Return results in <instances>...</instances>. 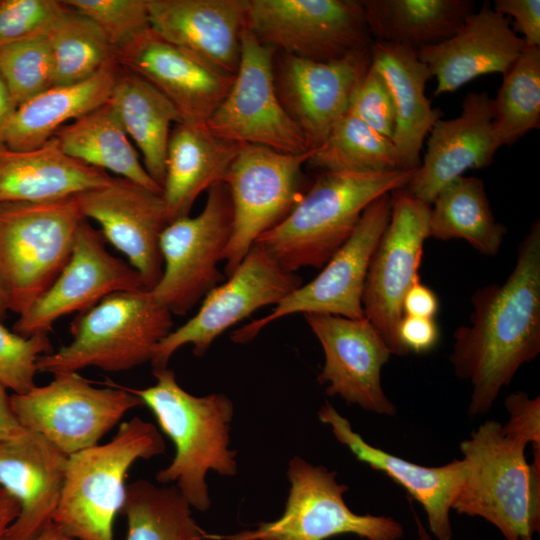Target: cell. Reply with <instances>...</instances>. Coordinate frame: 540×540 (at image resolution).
Wrapping results in <instances>:
<instances>
[{
    "label": "cell",
    "instance_id": "cell-9",
    "mask_svg": "<svg viewBox=\"0 0 540 540\" xmlns=\"http://www.w3.org/2000/svg\"><path fill=\"white\" fill-rule=\"evenodd\" d=\"M43 386L10 395L20 425L47 439L66 456L98 445L130 410L143 405L123 385H92L78 372L58 373Z\"/></svg>",
    "mask_w": 540,
    "mask_h": 540
},
{
    "label": "cell",
    "instance_id": "cell-41",
    "mask_svg": "<svg viewBox=\"0 0 540 540\" xmlns=\"http://www.w3.org/2000/svg\"><path fill=\"white\" fill-rule=\"evenodd\" d=\"M52 351L48 334L24 337L0 322V385L13 394L29 392L36 386L38 358Z\"/></svg>",
    "mask_w": 540,
    "mask_h": 540
},
{
    "label": "cell",
    "instance_id": "cell-47",
    "mask_svg": "<svg viewBox=\"0 0 540 540\" xmlns=\"http://www.w3.org/2000/svg\"><path fill=\"white\" fill-rule=\"evenodd\" d=\"M439 310V299L435 292L417 279L407 290L403 302V315L434 318Z\"/></svg>",
    "mask_w": 540,
    "mask_h": 540
},
{
    "label": "cell",
    "instance_id": "cell-1",
    "mask_svg": "<svg viewBox=\"0 0 540 540\" xmlns=\"http://www.w3.org/2000/svg\"><path fill=\"white\" fill-rule=\"evenodd\" d=\"M470 324L454 332L450 362L471 383L468 414L489 412L518 369L540 352V221L518 247L515 267L503 283L478 289Z\"/></svg>",
    "mask_w": 540,
    "mask_h": 540
},
{
    "label": "cell",
    "instance_id": "cell-5",
    "mask_svg": "<svg viewBox=\"0 0 540 540\" xmlns=\"http://www.w3.org/2000/svg\"><path fill=\"white\" fill-rule=\"evenodd\" d=\"M165 451V440L153 423L138 416L120 423L110 441L68 456L52 522L77 540H114L129 469Z\"/></svg>",
    "mask_w": 540,
    "mask_h": 540
},
{
    "label": "cell",
    "instance_id": "cell-50",
    "mask_svg": "<svg viewBox=\"0 0 540 540\" xmlns=\"http://www.w3.org/2000/svg\"><path fill=\"white\" fill-rule=\"evenodd\" d=\"M31 540H77L61 531L53 522Z\"/></svg>",
    "mask_w": 540,
    "mask_h": 540
},
{
    "label": "cell",
    "instance_id": "cell-52",
    "mask_svg": "<svg viewBox=\"0 0 540 540\" xmlns=\"http://www.w3.org/2000/svg\"><path fill=\"white\" fill-rule=\"evenodd\" d=\"M7 304L5 298L0 290V322H2L7 316Z\"/></svg>",
    "mask_w": 540,
    "mask_h": 540
},
{
    "label": "cell",
    "instance_id": "cell-30",
    "mask_svg": "<svg viewBox=\"0 0 540 540\" xmlns=\"http://www.w3.org/2000/svg\"><path fill=\"white\" fill-rule=\"evenodd\" d=\"M118 69L115 60L85 81L52 86L22 103L0 126V145L19 151L43 146L62 126L109 100Z\"/></svg>",
    "mask_w": 540,
    "mask_h": 540
},
{
    "label": "cell",
    "instance_id": "cell-36",
    "mask_svg": "<svg viewBox=\"0 0 540 540\" xmlns=\"http://www.w3.org/2000/svg\"><path fill=\"white\" fill-rule=\"evenodd\" d=\"M46 35L53 60L54 86L85 81L117 60L116 50L100 27L70 7Z\"/></svg>",
    "mask_w": 540,
    "mask_h": 540
},
{
    "label": "cell",
    "instance_id": "cell-2",
    "mask_svg": "<svg viewBox=\"0 0 540 540\" xmlns=\"http://www.w3.org/2000/svg\"><path fill=\"white\" fill-rule=\"evenodd\" d=\"M152 372L154 385L123 387L152 411L175 447L172 461L155 478L161 484L174 483L192 508L205 512L211 506L208 472L222 476L238 472L237 452L229 448L234 404L223 393L196 396L187 392L168 367Z\"/></svg>",
    "mask_w": 540,
    "mask_h": 540
},
{
    "label": "cell",
    "instance_id": "cell-7",
    "mask_svg": "<svg viewBox=\"0 0 540 540\" xmlns=\"http://www.w3.org/2000/svg\"><path fill=\"white\" fill-rule=\"evenodd\" d=\"M74 200L0 203V290L8 310L24 313L67 264L80 222Z\"/></svg>",
    "mask_w": 540,
    "mask_h": 540
},
{
    "label": "cell",
    "instance_id": "cell-33",
    "mask_svg": "<svg viewBox=\"0 0 540 540\" xmlns=\"http://www.w3.org/2000/svg\"><path fill=\"white\" fill-rule=\"evenodd\" d=\"M53 138L67 156L162 194L109 101L62 126Z\"/></svg>",
    "mask_w": 540,
    "mask_h": 540
},
{
    "label": "cell",
    "instance_id": "cell-23",
    "mask_svg": "<svg viewBox=\"0 0 540 540\" xmlns=\"http://www.w3.org/2000/svg\"><path fill=\"white\" fill-rule=\"evenodd\" d=\"M492 117L491 96L468 93L459 116L440 118L433 125L424 159L404 188L431 205L438 192L466 170L488 167L498 150Z\"/></svg>",
    "mask_w": 540,
    "mask_h": 540
},
{
    "label": "cell",
    "instance_id": "cell-26",
    "mask_svg": "<svg viewBox=\"0 0 540 540\" xmlns=\"http://www.w3.org/2000/svg\"><path fill=\"white\" fill-rule=\"evenodd\" d=\"M148 8L158 35L236 74L248 0H148Z\"/></svg>",
    "mask_w": 540,
    "mask_h": 540
},
{
    "label": "cell",
    "instance_id": "cell-29",
    "mask_svg": "<svg viewBox=\"0 0 540 540\" xmlns=\"http://www.w3.org/2000/svg\"><path fill=\"white\" fill-rule=\"evenodd\" d=\"M113 179L64 154L54 138L26 151L0 145V203L62 199L107 186Z\"/></svg>",
    "mask_w": 540,
    "mask_h": 540
},
{
    "label": "cell",
    "instance_id": "cell-28",
    "mask_svg": "<svg viewBox=\"0 0 540 540\" xmlns=\"http://www.w3.org/2000/svg\"><path fill=\"white\" fill-rule=\"evenodd\" d=\"M371 62L384 78L395 110V147L399 170H415L421 164L424 139L442 116L426 97L432 74L417 51L400 45L374 41Z\"/></svg>",
    "mask_w": 540,
    "mask_h": 540
},
{
    "label": "cell",
    "instance_id": "cell-16",
    "mask_svg": "<svg viewBox=\"0 0 540 540\" xmlns=\"http://www.w3.org/2000/svg\"><path fill=\"white\" fill-rule=\"evenodd\" d=\"M391 214L370 259L362 307L364 317L378 330L392 355L402 356L397 339L402 302L420 279L423 246L429 237L431 205L404 187L391 193Z\"/></svg>",
    "mask_w": 540,
    "mask_h": 540
},
{
    "label": "cell",
    "instance_id": "cell-53",
    "mask_svg": "<svg viewBox=\"0 0 540 540\" xmlns=\"http://www.w3.org/2000/svg\"><path fill=\"white\" fill-rule=\"evenodd\" d=\"M519 540H532V537H524V538H521Z\"/></svg>",
    "mask_w": 540,
    "mask_h": 540
},
{
    "label": "cell",
    "instance_id": "cell-43",
    "mask_svg": "<svg viewBox=\"0 0 540 540\" xmlns=\"http://www.w3.org/2000/svg\"><path fill=\"white\" fill-rule=\"evenodd\" d=\"M348 111L375 132L392 141L395 131L392 96L384 78L372 62Z\"/></svg>",
    "mask_w": 540,
    "mask_h": 540
},
{
    "label": "cell",
    "instance_id": "cell-34",
    "mask_svg": "<svg viewBox=\"0 0 540 540\" xmlns=\"http://www.w3.org/2000/svg\"><path fill=\"white\" fill-rule=\"evenodd\" d=\"M506 232L493 215L480 178H456L438 192L431 204L429 237L463 239L479 253L495 256Z\"/></svg>",
    "mask_w": 540,
    "mask_h": 540
},
{
    "label": "cell",
    "instance_id": "cell-48",
    "mask_svg": "<svg viewBox=\"0 0 540 540\" xmlns=\"http://www.w3.org/2000/svg\"><path fill=\"white\" fill-rule=\"evenodd\" d=\"M23 429L11 409L10 395L0 385V441L19 434Z\"/></svg>",
    "mask_w": 540,
    "mask_h": 540
},
{
    "label": "cell",
    "instance_id": "cell-37",
    "mask_svg": "<svg viewBox=\"0 0 540 540\" xmlns=\"http://www.w3.org/2000/svg\"><path fill=\"white\" fill-rule=\"evenodd\" d=\"M492 115L498 149L540 127V47L526 46L503 74Z\"/></svg>",
    "mask_w": 540,
    "mask_h": 540
},
{
    "label": "cell",
    "instance_id": "cell-22",
    "mask_svg": "<svg viewBox=\"0 0 540 540\" xmlns=\"http://www.w3.org/2000/svg\"><path fill=\"white\" fill-rule=\"evenodd\" d=\"M68 456L40 434L23 429L0 441V486L19 514L0 540H31L52 522Z\"/></svg>",
    "mask_w": 540,
    "mask_h": 540
},
{
    "label": "cell",
    "instance_id": "cell-3",
    "mask_svg": "<svg viewBox=\"0 0 540 540\" xmlns=\"http://www.w3.org/2000/svg\"><path fill=\"white\" fill-rule=\"evenodd\" d=\"M416 170L322 171L287 217L255 243L289 272L321 269L350 237L366 207L405 187Z\"/></svg>",
    "mask_w": 540,
    "mask_h": 540
},
{
    "label": "cell",
    "instance_id": "cell-10",
    "mask_svg": "<svg viewBox=\"0 0 540 540\" xmlns=\"http://www.w3.org/2000/svg\"><path fill=\"white\" fill-rule=\"evenodd\" d=\"M314 150L288 154L243 143L224 179L233 223L223 251L225 275L230 276L256 240L293 210L306 190L302 166Z\"/></svg>",
    "mask_w": 540,
    "mask_h": 540
},
{
    "label": "cell",
    "instance_id": "cell-35",
    "mask_svg": "<svg viewBox=\"0 0 540 540\" xmlns=\"http://www.w3.org/2000/svg\"><path fill=\"white\" fill-rule=\"evenodd\" d=\"M121 512L127 519L126 540H205L206 532L175 485L136 480L127 485Z\"/></svg>",
    "mask_w": 540,
    "mask_h": 540
},
{
    "label": "cell",
    "instance_id": "cell-32",
    "mask_svg": "<svg viewBox=\"0 0 540 540\" xmlns=\"http://www.w3.org/2000/svg\"><path fill=\"white\" fill-rule=\"evenodd\" d=\"M376 42L418 50L451 37L474 12L472 0H361Z\"/></svg>",
    "mask_w": 540,
    "mask_h": 540
},
{
    "label": "cell",
    "instance_id": "cell-8",
    "mask_svg": "<svg viewBox=\"0 0 540 540\" xmlns=\"http://www.w3.org/2000/svg\"><path fill=\"white\" fill-rule=\"evenodd\" d=\"M290 489L282 515L228 535L205 534V540H328L353 534L365 540H399L403 526L392 517L357 514L338 483L337 472L293 456L287 466Z\"/></svg>",
    "mask_w": 540,
    "mask_h": 540
},
{
    "label": "cell",
    "instance_id": "cell-12",
    "mask_svg": "<svg viewBox=\"0 0 540 540\" xmlns=\"http://www.w3.org/2000/svg\"><path fill=\"white\" fill-rule=\"evenodd\" d=\"M233 223L231 197L225 183L208 189L203 210L195 217L169 223L160 236L163 272L149 292L172 314L185 315L224 281L218 269Z\"/></svg>",
    "mask_w": 540,
    "mask_h": 540
},
{
    "label": "cell",
    "instance_id": "cell-45",
    "mask_svg": "<svg viewBox=\"0 0 540 540\" xmlns=\"http://www.w3.org/2000/svg\"><path fill=\"white\" fill-rule=\"evenodd\" d=\"M440 338L439 327L434 318L403 315L397 328L401 355L423 354L432 351Z\"/></svg>",
    "mask_w": 540,
    "mask_h": 540
},
{
    "label": "cell",
    "instance_id": "cell-14",
    "mask_svg": "<svg viewBox=\"0 0 540 540\" xmlns=\"http://www.w3.org/2000/svg\"><path fill=\"white\" fill-rule=\"evenodd\" d=\"M390 193L366 207L350 237L313 280L292 291L267 316L235 330L232 341L248 343L273 321L296 313L363 318L366 275L373 251L390 219Z\"/></svg>",
    "mask_w": 540,
    "mask_h": 540
},
{
    "label": "cell",
    "instance_id": "cell-27",
    "mask_svg": "<svg viewBox=\"0 0 540 540\" xmlns=\"http://www.w3.org/2000/svg\"><path fill=\"white\" fill-rule=\"evenodd\" d=\"M214 134L206 123H176L170 132L162 197L168 222L189 216L197 197L223 183L241 145Z\"/></svg>",
    "mask_w": 540,
    "mask_h": 540
},
{
    "label": "cell",
    "instance_id": "cell-39",
    "mask_svg": "<svg viewBox=\"0 0 540 540\" xmlns=\"http://www.w3.org/2000/svg\"><path fill=\"white\" fill-rule=\"evenodd\" d=\"M0 75L16 107L54 86L46 33L1 47Z\"/></svg>",
    "mask_w": 540,
    "mask_h": 540
},
{
    "label": "cell",
    "instance_id": "cell-4",
    "mask_svg": "<svg viewBox=\"0 0 540 540\" xmlns=\"http://www.w3.org/2000/svg\"><path fill=\"white\" fill-rule=\"evenodd\" d=\"M527 444L488 420L460 443L465 475L452 503L459 514L480 517L506 540L532 537L540 528V446L533 462Z\"/></svg>",
    "mask_w": 540,
    "mask_h": 540
},
{
    "label": "cell",
    "instance_id": "cell-13",
    "mask_svg": "<svg viewBox=\"0 0 540 540\" xmlns=\"http://www.w3.org/2000/svg\"><path fill=\"white\" fill-rule=\"evenodd\" d=\"M227 278L205 295L191 319L160 341L150 361L153 370L166 368L173 354L187 344L195 356H203L227 329L261 307L277 305L302 285L295 272L282 268L257 243Z\"/></svg>",
    "mask_w": 540,
    "mask_h": 540
},
{
    "label": "cell",
    "instance_id": "cell-24",
    "mask_svg": "<svg viewBox=\"0 0 540 540\" xmlns=\"http://www.w3.org/2000/svg\"><path fill=\"white\" fill-rule=\"evenodd\" d=\"M525 47L508 18L485 2L451 37L416 51L436 78L434 94L439 96L486 74L503 75Z\"/></svg>",
    "mask_w": 540,
    "mask_h": 540
},
{
    "label": "cell",
    "instance_id": "cell-31",
    "mask_svg": "<svg viewBox=\"0 0 540 540\" xmlns=\"http://www.w3.org/2000/svg\"><path fill=\"white\" fill-rule=\"evenodd\" d=\"M108 101L140 149L147 173L162 188L172 125L182 122L179 113L150 83L120 65Z\"/></svg>",
    "mask_w": 540,
    "mask_h": 540
},
{
    "label": "cell",
    "instance_id": "cell-42",
    "mask_svg": "<svg viewBox=\"0 0 540 540\" xmlns=\"http://www.w3.org/2000/svg\"><path fill=\"white\" fill-rule=\"evenodd\" d=\"M68 9L57 0H0V48L47 33Z\"/></svg>",
    "mask_w": 540,
    "mask_h": 540
},
{
    "label": "cell",
    "instance_id": "cell-11",
    "mask_svg": "<svg viewBox=\"0 0 540 540\" xmlns=\"http://www.w3.org/2000/svg\"><path fill=\"white\" fill-rule=\"evenodd\" d=\"M248 29L276 51L319 62L370 50L361 0H248Z\"/></svg>",
    "mask_w": 540,
    "mask_h": 540
},
{
    "label": "cell",
    "instance_id": "cell-15",
    "mask_svg": "<svg viewBox=\"0 0 540 540\" xmlns=\"http://www.w3.org/2000/svg\"><path fill=\"white\" fill-rule=\"evenodd\" d=\"M275 52L262 44L246 25L233 83L206 124L214 134L230 141L303 154L309 151L305 137L282 106L276 91Z\"/></svg>",
    "mask_w": 540,
    "mask_h": 540
},
{
    "label": "cell",
    "instance_id": "cell-51",
    "mask_svg": "<svg viewBox=\"0 0 540 540\" xmlns=\"http://www.w3.org/2000/svg\"><path fill=\"white\" fill-rule=\"evenodd\" d=\"M414 521L416 525L418 540H433L431 534L429 533L427 528L424 526L422 520L415 513H414Z\"/></svg>",
    "mask_w": 540,
    "mask_h": 540
},
{
    "label": "cell",
    "instance_id": "cell-6",
    "mask_svg": "<svg viewBox=\"0 0 540 540\" xmlns=\"http://www.w3.org/2000/svg\"><path fill=\"white\" fill-rule=\"evenodd\" d=\"M172 327V313L149 291L116 292L80 312L71 322L72 341L41 355L37 369L52 375L87 367L130 370L151 361Z\"/></svg>",
    "mask_w": 540,
    "mask_h": 540
},
{
    "label": "cell",
    "instance_id": "cell-49",
    "mask_svg": "<svg viewBox=\"0 0 540 540\" xmlns=\"http://www.w3.org/2000/svg\"><path fill=\"white\" fill-rule=\"evenodd\" d=\"M18 514V503L0 486V539Z\"/></svg>",
    "mask_w": 540,
    "mask_h": 540
},
{
    "label": "cell",
    "instance_id": "cell-44",
    "mask_svg": "<svg viewBox=\"0 0 540 540\" xmlns=\"http://www.w3.org/2000/svg\"><path fill=\"white\" fill-rule=\"evenodd\" d=\"M509 419L504 427L526 444L540 446V399L515 392L505 399Z\"/></svg>",
    "mask_w": 540,
    "mask_h": 540
},
{
    "label": "cell",
    "instance_id": "cell-38",
    "mask_svg": "<svg viewBox=\"0 0 540 540\" xmlns=\"http://www.w3.org/2000/svg\"><path fill=\"white\" fill-rule=\"evenodd\" d=\"M307 164L330 172L377 173L398 169L393 142L349 111L313 151Z\"/></svg>",
    "mask_w": 540,
    "mask_h": 540
},
{
    "label": "cell",
    "instance_id": "cell-19",
    "mask_svg": "<svg viewBox=\"0 0 540 540\" xmlns=\"http://www.w3.org/2000/svg\"><path fill=\"white\" fill-rule=\"evenodd\" d=\"M324 352L318 382L328 396L378 415L394 416L395 404L381 385V370L392 355L378 330L366 318L304 314Z\"/></svg>",
    "mask_w": 540,
    "mask_h": 540
},
{
    "label": "cell",
    "instance_id": "cell-25",
    "mask_svg": "<svg viewBox=\"0 0 540 540\" xmlns=\"http://www.w3.org/2000/svg\"><path fill=\"white\" fill-rule=\"evenodd\" d=\"M318 418L331 427L335 438L358 461L388 476L422 506L427 517V530L432 537L436 540L453 539L450 512L465 475L463 459L436 467L403 459L366 442L329 402L319 409Z\"/></svg>",
    "mask_w": 540,
    "mask_h": 540
},
{
    "label": "cell",
    "instance_id": "cell-20",
    "mask_svg": "<svg viewBox=\"0 0 540 540\" xmlns=\"http://www.w3.org/2000/svg\"><path fill=\"white\" fill-rule=\"evenodd\" d=\"M85 219L101 226L106 241L125 254L148 291L162 276L160 236L169 224L162 194L114 177L104 187L73 196Z\"/></svg>",
    "mask_w": 540,
    "mask_h": 540
},
{
    "label": "cell",
    "instance_id": "cell-46",
    "mask_svg": "<svg viewBox=\"0 0 540 540\" xmlns=\"http://www.w3.org/2000/svg\"><path fill=\"white\" fill-rule=\"evenodd\" d=\"M492 7L501 15L513 18V31L523 35L526 46L540 47L539 0H495Z\"/></svg>",
    "mask_w": 540,
    "mask_h": 540
},
{
    "label": "cell",
    "instance_id": "cell-40",
    "mask_svg": "<svg viewBox=\"0 0 540 540\" xmlns=\"http://www.w3.org/2000/svg\"><path fill=\"white\" fill-rule=\"evenodd\" d=\"M95 22L116 53L151 28L148 0H65Z\"/></svg>",
    "mask_w": 540,
    "mask_h": 540
},
{
    "label": "cell",
    "instance_id": "cell-18",
    "mask_svg": "<svg viewBox=\"0 0 540 540\" xmlns=\"http://www.w3.org/2000/svg\"><path fill=\"white\" fill-rule=\"evenodd\" d=\"M370 65V50L330 62L275 52L273 69L279 100L301 129L308 150L317 149L348 112Z\"/></svg>",
    "mask_w": 540,
    "mask_h": 540
},
{
    "label": "cell",
    "instance_id": "cell-21",
    "mask_svg": "<svg viewBox=\"0 0 540 540\" xmlns=\"http://www.w3.org/2000/svg\"><path fill=\"white\" fill-rule=\"evenodd\" d=\"M117 62L156 88L182 122L206 123L235 75L158 35L152 28L117 52Z\"/></svg>",
    "mask_w": 540,
    "mask_h": 540
},
{
    "label": "cell",
    "instance_id": "cell-17",
    "mask_svg": "<svg viewBox=\"0 0 540 540\" xmlns=\"http://www.w3.org/2000/svg\"><path fill=\"white\" fill-rule=\"evenodd\" d=\"M105 243L102 232L82 219L67 264L49 289L19 315L14 332L24 337L48 334L57 319L85 311L108 295L148 291L140 274L110 254Z\"/></svg>",
    "mask_w": 540,
    "mask_h": 540
}]
</instances>
